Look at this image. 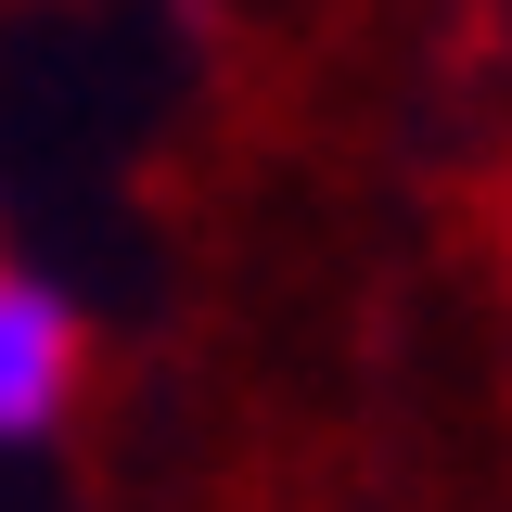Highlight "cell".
Masks as SVG:
<instances>
[{
  "label": "cell",
  "mask_w": 512,
  "mask_h": 512,
  "mask_svg": "<svg viewBox=\"0 0 512 512\" xmlns=\"http://www.w3.org/2000/svg\"><path fill=\"white\" fill-rule=\"evenodd\" d=\"M77 372H90V333L52 282L0 269V448H39L77 410Z\"/></svg>",
  "instance_id": "1"
}]
</instances>
